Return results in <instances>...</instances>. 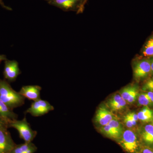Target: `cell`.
<instances>
[{
	"mask_svg": "<svg viewBox=\"0 0 153 153\" xmlns=\"http://www.w3.org/2000/svg\"><path fill=\"white\" fill-rule=\"evenodd\" d=\"M25 98L14 90L8 82L0 79V100L13 110L25 104Z\"/></svg>",
	"mask_w": 153,
	"mask_h": 153,
	"instance_id": "cell-1",
	"label": "cell"
},
{
	"mask_svg": "<svg viewBox=\"0 0 153 153\" xmlns=\"http://www.w3.org/2000/svg\"><path fill=\"white\" fill-rule=\"evenodd\" d=\"M116 142L126 153H139L143 147L137 129H125Z\"/></svg>",
	"mask_w": 153,
	"mask_h": 153,
	"instance_id": "cell-2",
	"label": "cell"
},
{
	"mask_svg": "<svg viewBox=\"0 0 153 153\" xmlns=\"http://www.w3.org/2000/svg\"><path fill=\"white\" fill-rule=\"evenodd\" d=\"M134 79L137 82L148 79L152 75L150 62L149 58H140L132 61Z\"/></svg>",
	"mask_w": 153,
	"mask_h": 153,
	"instance_id": "cell-3",
	"label": "cell"
},
{
	"mask_svg": "<svg viewBox=\"0 0 153 153\" xmlns=\"http://www.w3.org/2000/svg\"><path fill=\"white\" fill-rule=\"evenodd\" d=\"M9 127L13 128L16 129L20 138L24 140L25 143L32 142L37 134V132L31 128L25 117L22 120L17 119L11 121L9 124Z\"/></svg>",
	"mask_w": 153,
	"mask_h": 153,
	"instance_id": "cell-4",
	"label": "cell"
},
{
	"mask_svg": "<svg viewBox=\"0 0 153 153\" xmlns=\"http://www.w3.org/2000/svg\"><path fill=\"white\" fill-rule=\"evenodd\" d=\"M84 0H49L47 2L65 11H76L81 13L85 8Z\"/></svg>",
	"mask_w": 153,
	"mask_h": 153,
	"instance_id": "cell-5",
	"label": "cell"
},
{
	"mask_svg": "<svg viewBox=\"0 0 153 153\" xmlns=\"http://www.w3.org/2000/svg\"><path fill=\"white\" fill-rule=\"evenodd\" d=\"M54 107L49 102L41 99L32 102L31 106L25 111L33 117H40L54 110Z\"/></svg>",
	"mask_w": 153,
	"mask_h": 153,
	"instance_id": "cell-6",
	"label": "cell"
},
{
	"mask_svg": "<svg viewBox=\"0 0 153 153\" xmlns=\"http://www.w3.org/2000/svg\"><path fill=\"white\" fill-rule=\"evenodd\" d=\"M143 146L153 149V125L151 123H144L137 129Z\"/></svg>",
	"mask_w": 153,
	"mask_h": 153,
	"instance_id": "cell-7",
	"label": "cell"
},
{
	"mask_svg": "<svg viewBox=\"0 0 153 153\" xmlns=\"http://www.w3.org/2000/svg\"><path fill=\"white\" fill-rule=\"evenodd\" d=\"M115 117V116L106 104H102L96 112L94 122L100 127L103 126L107 125Z\"/></svg>",
	"mask_w": 153,
	"mask_h": 153,
	"instance_id": "cell-8",
	"label": "cell"
},
{
	"mask_svg": "<svg viewBox=\"0 0 153 153\" xmlns=\"http://www.w3.org/2000/svg\"><path fill=\"white\" fill-rule=\"evenodd\" d=\"M4 61L3 72L4 77L9 82H14L21 74L19 63L15 60H8L7 59Z\"/></svg>",
	"mask_w": 153,
	"mask_h": 153,
	"instance_id": "cell-9",
	"label": "cell"
},
{
	"mask_svg": "<svg viewBox=\"0 0 153 153\" xmlns=\"http://www.w3.org/2000/svg\"><path fill=\"white\" fill-rule=\"evenodd\" d=\"M139 87L136 83L130 84L123 88L119 93L128 104H133L137 102L139 94Z\"/></svg>",
	"mask_w": 153,
	"mask_h": 153,
	"instance_id": "cell-10",
	"label": "cell"
},
{
	"mask_svg": "<svg viewBox=\"0 0 153 153\" xmlns=\"http://www.w3.org/2000/svg\"><path fill=\"white\" fill-rule=\"evenodd\" d=\"M128 105L119 93L113 94L106 102V105L112 112L123 111L126 109Z\"/></svg>",
	"mask_w": 153,
	"mask_h": 153,
	"instance_id": "cell-11",
	"label": "cell"
},
{
	"mask_svg": "<svg viewBox=\"0 0 153 153\" xmlns=\"http://www.w3.org/2000/svg\"><path fill=\"white\" fill-rule=\"evenodd\" d=\"M16 145L7 130L0 129V153H11Z\"/></svg>",
	"mask_w": 153,
	"mask_h": 153,
	"instance_id": "cell-12",
	"label": "cell"
},
{
	"mask_svg": "<svg viewBox=\"0 0 153 153\" xmlns=\"http://www.w3.org/2000/svg\"><path fill=\"white\" fill-rule=\"evenodd\" d=\"M42 88L38 85H28L22 86L19 93L29 100L36 101L41 99V91Z\"/></svg>",
	"mask_w": 153,
	"mask_h": 153,
	"instance_id": "cell-13",
	"label": "cell"
},
{
	"mask_svg": "<svg viewBox=\"0 0 153 153\" xmlns=\"http://www.w3.org/2000/svg\"><path fill=\"white\" fill-rule=\"evenodd\" d=\"M123 131L108 125L100 127L99 128V132L102 134L116 142L120 138Z\"/></svg>",
	"mask_w": 153,
	"mask_h": 153,
	"instance_id": "cell-14",
	"label": "cell"
},
{
	"mask_svg": "<svg viewBox=\"0 0 153 153\" xmlns=\"http://www.w3.org/2000/svg\"><path fill=\"white\" fill-rule=\"evenodd\" d=\"M0 117L10 123L18 118V115L0 100Z\"/></svg>",
	"mask_w": 153,
	"mask_h": 153,
	"instance_id": "cell-15",
	"label": "cell"
},
{
	"mask_svg": "<svg viewBox=\"0 0 153 153\" xmlns=\"http://www.w3.org/2000/svg\"><path fill=\"white\" fill-rule=\"evenodd\" d=\"M36 145L32 142L16 145L11 153H34L37 150Z\"/></svg>",
	"mask_w": 153,
	"mask_h": 153,
	"instance_id": "cell-16",
	"label": "cell"
},
{
	"mask_svg": "<svg viewBox=\"0 0 153 153\" xmlns=\"http://www.w3.org/2000/svg\"><path fill=\"white\" fill-rule=\"evenodd\" d=\"M139 121L143 123H149L153 119V110L148 106H143L137 113Z\"/></svg>",
	"mask_w": 153,
	"mask_h": 153,
	"instance_id": "cell-17",
	"label": "cell"
},
{
	"mask_svg": "<svg viewBox=\"0 0 153 153\" xmlns=\"http://www.w3.org/2000/svg\"><path fill=\"white\" fill-rule=\"evenodd\" d=\"M142 55L143 57L146 58L153 57V36L145 43L142 50Z\"/></svg>",
	"mask_w": 153,
	"mask_h": 153,
	"instance_id": "cell-18",
	"label": "cell"
},
{
	"mask_svg": "<svg viewBox=\"0 0 153 153\" xmlns=\"http://www.w3.org/2000/svg\"><path fill=\"white\" fill-rule=\"evenodd\" d=\"M138 105L140 106H148L149 107L153 108V105L152 102L149 98L146 92L140 93L137 100Z\"/></svg>",
	"mask_w": 153,
	"mask_h": 153,
	"instance_id": "cell-19",
	"label": "cell"
},
{
	"mask_svg": "<svg viewBox=\"0 0 153 153\" xmlns=\"http://www.w3.org/2000/svg\"><path fill=\"white\" fill-rule=\"evenodd\" d=\"M123 123L127 129H129L136 130L138 128V127H137V122L131 119L130 118L126 115L124 116Z\"/></svg>",
	"mask_w": 153,
	"mask_h": 153,
	"instance_id": "cell-20",
	"label": "cell"
},
{
	"mask_svg": "<svg viewBox=\"0 0 153 153\" xmlns=\"http://www.w3.org/2000/svg\"><path fill=\"white\" fill-rule=\"evenodd\" d=\"M141 89L144 92H153V77L147 79Z\"/></svg>",
	"mask_w": 153,
	"mask_h": 153,
	"instance_id": "cell-21",
	"label": "cell"
},
{
	"mask_svg": "<svg viewBox=\"0 0 153 153\" xmlns=\"http://www.w3.org/2000/svg\"><path fill=\"white\" fill-rule=\"evenodd\" d=\"M131 119L135 121L138 122L139 121L138 118L137 114L136 113L134 112H130L128 113L127 114L125 115Z\"/></svg>",
	"mask_w": 153,
	"mask_h": 153,
	"instance_id": "cell-22",
	"label": "cell"
},
{
	"mask_svg": "<svg viewBox=\"0 0 153 153\" xmlns=\"http://www.w3.org/2000/svg\"><path fill=\"white\" fill-rule=\"evenodd\" d=\"M8 128H9L8 123L0 117V129L7 130Z\"/></svg>",
	"mask_w": 153,
	"mask_h": 153,
	"instance_id": "cell-23",
	"label": "cell"
},
{
	"mask_svg": "<svg viewBox=\"0 0 153 153\" xmlns=\"http://www.w3.org/2000/svg\"><path fill=\"white\" fill-rule=\"evenodd\" d=\"M139 153H153V149L143 146Z\"/></svg>",
	"mask_w": 153,
	"mask_h": 153,
	"instance_id": "cell-24",
	"label": "cell"
},
{
	"mask_svg": "<svg viewBox=\"0 0 153 153\" xmlns=\"http://www.w3.org/2000/svg\"><path fill=\"white\" fill-rule=\"evenodd\" d=\"M147 94L148 97L150 100L151 102H152V104L153 105V92H151V91H149V92H145Z\"/></svg>",
	"mask_w": 153,
	"mask_h": 153,
	"instance_id": "cell-25",
	"label": "cell"
},
{
	"mask_svg": "<svg viewBox=\"0 0 153 153\" xmlns=\"http://www.w3.org/2000/svg\"><path fill=\"white\" fill-rule=\"evenodd\" d=\"M0 5H1L3 8L6 9V10H12V9H11V8L6 6L4 4V3L3 2L2 0H0Z\"/></svg>",
	"mask_w": 153,
	"mask_h": 153,
	"instance_id": "cell-26",
	"label": "cell"
},
{
	"mask_svg": "<svg viewBox=\"0 0 153 153\" xmlns=\"http://www.w3.org/2000/svg\"><path fill=\"white\" fill-rule=\"evenodd\" d=\"M150 62L151 70H152V75H153V57H150Z\"/></svg>",
	"mask_w": 153,
	"mask_h": 153,
	"instance_id": "cell-27",
	"label": "cell"
},
{
	"mask_svg": "<svg viewBox=\"0 0 153 153\" xmlns=\"http://www.w3.org/2000/svg\"><path fill=\"white\" fill-rule=\"evenodd\" d=\"M7 60L6 55H0V63L3 61H5Z\"/></svg>",
	"mask_w": 153,
	"mask_h": 153,
	"instance_id": "cell-28",
	"label": "cell"
},
{
	"mask_svg": "<svg viewBox=\"0 0 153 153\" xmlns=\"http://www.w3.org/2000/svg\"><path fill=\"white\" fill-rule=\"evenodd\" d=\"M88 1V0H84V6H85V4H86V3Z\"/></svg>",
	"mask_w": 153,
	"mask_h": 153,
	"instance_id": "cell-29",
	"label": "cell"
},
{
	"mask_svg": "<svg viewBox=\"0 0 153 153\" xmlns=\"http://www.w3.org/2000/svg\"><path fill=\"white\" fill-rule=\"evenodd\" d=\"M151 123H152V124L153 125V119L152 120V121L151 122Z\"/></svg>",
	"mask_w": 153,
	"mask_h": 153,
	"instance_id": "cell-30",
	"label": "cell"
},
{
	"mask_svg": "<svg viewBox=\"0 0 153 153\" xmlns=\"http://www.w3.org/2000/svg\"><path fill=\"white\" fill-rule=\"evenodd\" d=\"M45 1H47V2H48V1H49V0H45Z\"/></svg>",
	"mask_w": 153,
	"mask_h": 153,
	"instance_id": "cell-31",
	"label": "cell"
}]
</instances>
